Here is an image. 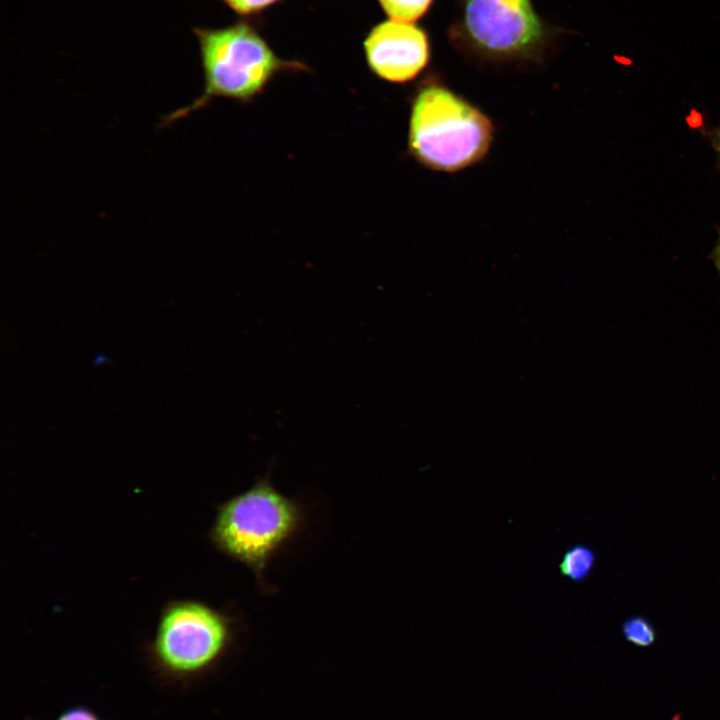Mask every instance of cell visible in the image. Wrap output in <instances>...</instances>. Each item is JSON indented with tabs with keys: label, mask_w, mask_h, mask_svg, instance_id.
I'll return each mask as SVG.
<instances>
[{
	"label": "cell",
	"mask_w": 720,
	"mask_h": 720,
	"mask_svg": "<svg viewBox=\"0 0 720 720\" xmlns=\"http://www.w3.org/2000/svg\"><path fill=\"white\" fill-rule=\"evenodd\" d=\"M383 11L392 20L413 22L421 18L433 0H378Z\"/></svg>",
	"instance_id": "obj_8"
},
{
	"label": "cell",
	"mask_w": 720,
	"mask_h": 720,
	"mask_svg": "<svg viewBox=\"0 0 720 720\" xmlns=\"http://www.w3.org/2000/svg\"><path fill=\"white\" fill-rule=\"evenodd\" d=\"M281 0H223L234 12L242 16L258 14Z\"/></svg>",
	"instance_id": "obj_10"
},
{
	"label": "cell",
	"mask_w": 720,
	"mask_h": 720,
	"mask_svg": "<svg viewBox=\"0 0 720 720\" xmlns=\"http://www.w3.org/2000/svg\"><path fill=\"white\" fill-rule=\"evenodd\" d=\"M56 720H102L92 709L84 705L71 706L62 711Z\"/></svg>",
	"instance_id": "obj_11"
},
{
	"label": "cell",
	"mask_w": 720,
	"mask_h": 720,
	"mask_svg": "<svg viewBox=\"0 0 720 720\" xmlns=\"http://www.w3.org/2000/svg\"><path fill=\"white\" fill-rule=\"evenodd\" d=\"M624 638L635 646L649 647L656 640L653 625L643 616H631L622 625Z\"/></svg>",
	"instance_id": "obj_9"
},
{
	"label": "cell",
	"mask_w": 720,
	"mask_h": 720,
	"mask_svg": "<svg viewBox=\"0 0 720 720\" xmlns=\"http://www.w3.org/2000/svg\"><path fill=\"white\" fill-rule=\"evenodd\" d=\"M716 260H717L718 268H719V270H720V243H719V246H718V248H717Z\"/></svg>",
	"instance_id": "obj_12"
},
{
	"label": "cell",
	"mask_w": 720,
	"mask_h": 720,
	"mask_svg": "<svg viewBox=\"0 0 720 720\" xmlns=\"http://www.w3.org/2000/svg\"><path fill=\"white\" fill-rule=\"evenodd\" d=\"M238 626L231 608L194 599L168 601L145 647L147 664L161 683L185 688L227 656Z\"/></svg>",
	"instance_id": "obj_2"
},
{
	"label": "cell",
	"mask_w": 720,
	"mask_h": 720,
	"mask_svg": "<svg viewBox=\"0 0 720 720\" xmlns=\"http://www.w3.org/2000/svg\"><path fill=\"white\" fill-rule=\"evenodd\" d=\"M464 27L478 48L494 56H535L545 43L532 0H464Z\"/></svg>",
	"instance_id": "obj_5"
},
{
	"label": "cell",
	"mask_w": 720,
	"mask_h": 720,
	"mask_svg": "<svg viewBox=\"0 0 720 720\" xmlns=\"http://www.w3.org/2000/svg\"><path fill=\"white\" fill-rule=\"evenodd\" d=\"M204 72V90L192 104L172 112L165 124L175 122L209 104L214 98L249 102L260 95L279 73L305 71L302 62L278 57L249 22L223 28H194Z\"/></svg>",
	"instance_id": "obj_3"
},
{
	"label": "cell",
	"mask_w": 720,
	"mask_h": 720,
	"mask_svg": "<svg viewBox=\"0 0 720 720\" xmlns=\"http://www.w3.org/2000/svg\"><path fill=\"white\" fill-rule=\"evenodd\" d=\"M596 564L594 550L585 544H575L563 554L559 568L562 576L574 583L586 580Z\"/></svg>",
	"instance_id": "obj_7"
},
{
	"label": "cell",
	"mask_w": 720,
	"mask_h": 720,
	"mask_svg": "<svg viewBox=\"0 0 720 720\" xmlns=\"http://www.w3.org/2000/svg\"><path fill=\"white\" fill-rule=\"evenodd\" d=\"M308 521L306 505L279 491L268 473L217 506L208 535L218 552L249 569L258 586L272 592L266 581L270 563L303 536Z\"/></svg>",
	"instance_id": "obj_1"
},
{
	"label": "cell",
	"mask_w": 720,
	"mask_h": 720,
	"mask_svg": "<svg viewBox=\"0 0 720 720\" xmlns=\"http://www.w3.org/2000/svg\"><path fill=\"white\" fill-rule=\"evenodd\" d=\"M493 138L490 119L448 88L428 84L412 102L408 148L427 168L456 172L485 157Z\"/></svg>",
	"instance_id": "obj_4"
},
{
	"label": "cell",
	"mask_w": 720,
	"mask_h": 720,
	"mask_svg": "<svg viewBox=\"0 0 720 720\" xmlns=\"http://www.w3.org/2000/svg\"><path fill=\"white\" fill-rule=\"evenodd\" d=\"M367 65L378 78L405 83L427 66L430 44L425 31L410 22L387 20L373 26L364 43Z\"/></svg>",
	"instance_id": "obj_6"
}]
</instances>
